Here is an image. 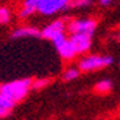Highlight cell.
Returning <instances> with one entry per match:
<instances>
[{
  "mask_svg": "<svg viewBox=\"0 0 120 120\" xmlns=\"http://www.w3.org/2000/svg\"><path fill=\"white\" fill-rule=\"evenodd\" d=\"M30 86H32L30 79H21V81L11 82V83L0 86V96H3V98L8 99L16 104L22 98H25Z\"/></svg>",
  "mask_w": 120,
  "mask_h": 120,
  "instance_id": "cell-1",
  "label": "cell"
},
{
  "mask_svg": "<svg viewBox=\"0 0 120 120\" xmlns=\"http://www.w3.org/2000/svg\"><path fill=\"white\" fill-rule=\"evenodd\" d=\"M52 41L56 45V48L58 50V53L61 54V57H64V58H73L77 54L71 41L65 37L64 32H60V33H57L56 36H53Z\"/></svg>",
  "mask_w": 120,
  "mask_h": 120,
  "instance_id": "cell-2",
  "label": "cell"
},
{
  "mask_svg": "<svg viewBox=\"0 0 120 120\" xmlns=\"http://www.w3.org/2000/svg\"><path fill=\"white\" fill-rule=\"evenodd\" d=\"M37 11L42 15H54L61 9H66L69 0H34Z\"/></svg>",
  "mask_w": 120,
  "mask_h": 120,
  "instance_id": "cell-3",
  "label": "cell"
},
{
  "mask_svg": "<svg viewBox=\"0 0 120 120\" xmlns=\"http://www.w3.org/2000/svg\"><path fill=\"white\" fill-rule=\"evenodd\" d=\"M112 64V58L111 57H100V56H90L86 57L79 62V67L83 71H90L95 70V69H102L104 66Z\"/></svg>",
  "mask_w": 120,
  "mask_h": 120,
  "instance_id": "cell-4",
  "label": "cell"
},
{
  "mask_svg": "<svg viewBox=\"0 0 120 120\" xmlns=\"http://www.w3.org/2000/svg\"><path fill=\"white\" fill-rule=\"evenodd\" d=\"M95 28L96 22L94 20H75L69 24V30L71 33H87L92 36Z\"/></svg>",
  "mask_w": 120,
  "mask_h": 120,
  "instance_id": "cell-5",
  "label": "cell"
},
{
  "mask_svg": "<svg viewBox=\"0 0 120 120\" xmlns=\"http://www.w3.org/2000/svg\"><path fill=\"white\" fill-rule=\"evenodd\" d=\"M70 41L77 53H83V52L90 49V46H91V34H87V33H73Z\"/></svg>",
  "mask_w": 120,
  "mask_h": 120,
  "instance_id": "cell-6",
  "label": "cell"
},
{
  "mask_svg": "<svg viewBox=\"0 0 120 120\" xmlns=\"http://www.w3.org/2000/svg\"><path fill=\"white\" fill-rule=\"evenodd\" d=\"M64 29H65V22L62 21V20H57V21L52 22L50 25H48V26L44 29L42 30V37L52 40V37L56 36L57 33L64 32Z\"/></svg>",
  "mask_w": 120,
  "mask_h": 120,
  "instance_id": "cell-7",
  "label": "cell"
},
{
  "mask_svg": "<svg viewBox=\"0 0 120 120\" xmlns=\"http://www.w3.org/2000/svg\"><path fill=\"white\" fill-rule=\"evenodd\" d=\"M42 32H40L37 28L32 26H25V28H19L12 33L13 38H24V37H41Z\"/></svg>",
  "mask_w": 120,
  "mask_h": 120,
  "instance_id": "cell-8",
  "label": "cell"
},
{
  "mask_svg": "<svg viewBox=\"0 0 120 120\" xmlns=\"http://www.w3.org/2000/svg\"><path fill=\"white\" fill-rule=\"evenodd\" d=\"M34 11H37L34 0H25L24 8H22L21 12H20V16H21V17H26V16H29V15H32Z\"/></svg>",
  "mask_w": 120,
  "mask_h": 120,
  "instance_id": "cell-9",
  "label": "cell"
},
{
  "mask_svg": "<svg viewBox=\"0 0 120 120\" xmlns=\"http://www.w3.org/2000/svg\"><path fill=\"white\" fill-rule=\"evenodd\" d=\"M111 87H112V85H111V82L109 81H100L98 83V85L95 86V90L99 92H108L109 90H111Z\"/></svg>",
  "mask_w": 120,
  "mask_h": 120,
  "instance_id": "cell-10",
  "label": "cell"
},
{
  "mask_svg": "<svg viewBox=\"0 0 120 120\" xmlns=\"http://www.w3.org/2000/svg\"><path fill=\"white\" fill-rule=\"evenodd\" d=\"M90 4H91V0H69L67 7L78 8V7H86V5H90Z\"/></svg>",
  "mask_w": 120,
  "mask_h": 120,
  "instance_id": "cell-11",
  "label": "cell"
},
{
  "mask_svg": "<svg viewBox=\"0 0 120 120\" xmlns=\"http://www.w3.org/2000/svg\"><path fill=\"white\" fill-rule=\"evenodd\" d=\"M9 17H11V13L8 11V8H5V7L0 8V24L8 22L9 21Z\"/></svg>",
  "mask_w": 120,
  "mask_h": 120,
  "instance_id": "cell-12",
  "label": "cell"
},
{
  "mask_svg": "<svg viewBox=\"0 0 120 120\" xmlns=\"http://www.w3.org/2000/svg\"><path fill=\"white\" fill-rule=\"evenodd\" d=\"M78 75H79V71H78L77 69H69L67 71H65L64 79L65 81H73V79H75Z\"/></svg>",
  "mask_w": 120,
  "mask_h": 120,
  "instance_id": "cell-13",
  "label": "cell"
},
{
  "mask_svg": "<svg viewBox=\"0 0 120 120\" xmlns=\"http://www.w3.org/2000/svg\"><path fill=\"white\" fill-rule=\"evenodd\" d=\"M46 83H48V81H42V79H40V81H37V82H33L32 86L34 88H41L42 86H45Z\"/></svg>",
  "mask_w": 120,
  "mask_h": 120,
  "instance_id": "cell-14",
  "label": "cell"
},
{
  "mask_svg": "<svg viewBox=\"0 0 120 120\" xmlns=\"http://www.w3.org/2000/svg\"><path fill=\"white\" fill-rule=\"evenodd\" d=\"M111 1H112V0H100V4H102V5H108Z\"/></svg>",
  "mask_w": 120,
  "mask_h": 120,
  "instance_id": "cell-15",
  "label": "cell"
},
{
  "mask_svg": "<svg viewBox=\"0 0 120 120\" xmlns=\"http://www.w3.org/2000/svg\"><path fill=\"white\" fill-rule=\"evenodd\" d=\"M119 40H120V36H119Z\"/></svg>",
  "mask_w": 120,
  "mask_h": 120,
  "instance_id": "cell-16",
  "label": "cell"
}]
</instances>
